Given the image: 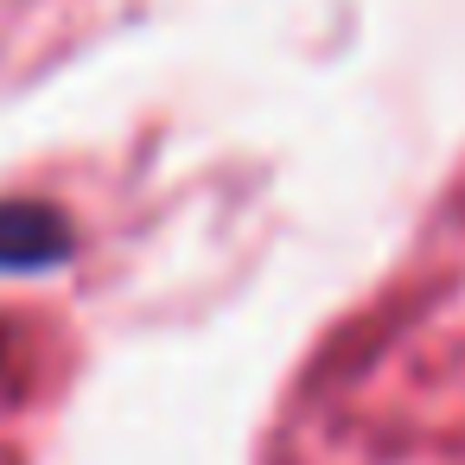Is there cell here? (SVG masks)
Masks as SVG:
<instances>
[{"instance_id": "cell-1", "label": "cell", "mask_w": 465, "mask_h": 465, "mask_svg": "<svg viewBox=\"0 0 465 465\" xmlns=\"http://www.w3.org/2000/svg\"><path fill=\"white\" fill-rule=\"evenodd\" d=\"M71 255V223L52 204L33 198H7L0 204V274H33V268H58Z\"/></svg>"}]
</instances>
